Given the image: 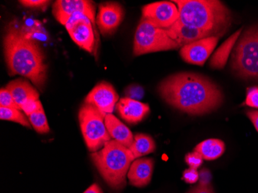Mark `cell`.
Returning a JSON list of instances; mask_svg holds the SVG:
<instances>
[{
	"instance_id": "f1b7e54d",
	"label": "cell",
	"mask_w": 258,
	"mask_h": 193,
	"mask_svg": "<svg viewBox=\"0 0 258 193\" xmlns=\"http://www.w3.org/2000/svg\"><path fill=\"white\" fill-rule=\"evenodd\" d=\"M20 3L23 6L30 8L45 10L50 2L46 0H23V1H20Z\"/></svg>"
},
{
	"instance_id": "836d02e7",
	"label": "cell",
	"mask_w": 258,
	"mask_h": 193,
	"mask_svg": "<svg viewBox=\"0 0 258 193\" xmlns=\"http://www.w3.org/2000/svg\"><path fill=\"white\" fill-rule=\"evenodd\" d=\"M84 193H103L99 185L97 184L91 185Z\"/></svg>"
},
{
	"instance_id": "d6986e66",
	"label": "cell",
	"mask_w": 258,
	"mask_h": 193,
	"mask_svg": "<svg viewBox=\"0 0 258 193\" xmlns=\"http://www.w3.org/2000/svg\"><path fill=\"white\" fill-rule=\"evenodd\" d=\"M240 33L241 30H237L216 50L210 59V65L211 68L214 69H223L225 67L229 56L233 50V46L237 43Z\"/></svg>"
},
{
	"instance_id": "ffe728a7",
	"label": "cell",
	"mask_w": 258,
	"mask_h": 193,
	"mask_svg": "<svg viewBox=\"0 0 258 193\" xmlns=\"http://www.w3.org/2000/svg\"><path fill=\"white\" fill-rule=\"evenodd\" d=\"M195 152L201 154L205 160H215L225 152V144L220 139H207L197 145Z\"/></svg>"
},
{
	"instance_id": "7a4b0ae2",
	"label": "cell",
	"mask_w": 258,
	"mask_h": 193,
	"mask_svg": "<svg viewBox=\"0 0 258 193\" xmlns=\"http://www.w3.org/2000/svg\"><path fill=\"white\" fill-rule=\"evenodd\" d=\"M6 61L11 75L30 79L38 88L46 80L47 65L40 45L22 30L10 27L4 37Z\"/></svg>"
},
{
	"instance_id": "7402d4cb",
	"label": "cell",
	"mask_w": 258,
	"mask_h": 193,
	"mask_svg": "<svg viewBox=\"0 0 258 193\" xmlns=\"http://www.w3.org/2000/svg\"><path fill=\"white\" fill-rule=\"evenodd\" d=\"M0 118L2 120L14 121L22 124L24 127H31L30 120L26 117L25 114L20 111V110L10 107H0Z\"/></svg>"
},
{
	"instance_id": "ba28073f",
	"label": "cell",
	"mask_w": 258,
	"mask_h": 193,
	"mask_svg": "<svg viewBox=\"0 0 258 193\" xmlns=\"http://www.w3.org/2000/svg\"><path fill=\"white\" fill-rule=\"evenodd\" d=\"M65 27L77 45L89 53H93L96 43V30L87 16L81 13H75L70 17Z\"/></svg>"
},
{
	"instance_id": "8992f818",
	"label": "cell",
	"mask_w": 258,
	"mask_h": 193,
	"mask_svg": "<svg viewBox=\"0 0 258 193\" xmlns=\"http://www.w3.org/2000/svg\"><path fill=\"white\" fill-rule=\"evenodd\" d=\"M105 116L106 114L91 104L85 103L80 109L78 117L81 132L91 152H98L111 140L104 123Z\"/></svg>"
},
{
	"instance_id": "3957f363",
	"label": "cell",
	"mask_w": 258,
	"mask_h": 193,
	"mask_svg": "<svg viewBox=\"0 0 258 193\" xmlns=\"http://www.w3.org/2000/svg\"><path fill=\"white\" fill-rule=\"evenodd\" d=\"M179 12V20L221 37L231 24V14L223 3L217 0H177L173 1Z\"/></svg>"
},
{
	"instance_id": "4dcf8cb0",
	"label": "cell",
	"mask_w": 258,
	"mask_h": 193,
	"mask_svg": "<svg viewBox=\"0 0 258 193\" xmlns=\"http://www.w3.org/2000/svg\"><path fill=\"white\" fill-rule=\"evenodd\" d=\"M200 178H199V185H210L211 179H212V175L207 168H204L199 173Z\"/></svg>"
},
{
	"instance_id": "ac0fdd59",
	"label": "cell",
	"mask_w": 258,
	"mask_h": 193,
	"mask_svg": "<svg viewBox=\"0 0 258 193\" xmlns=\"http://www.w3.org/2000/svg\"><path fill=\"white\" fill-rule=\"evenodd\" d=\"M5 88L10 91L14 101L20 106V108L27 101L30 100H39L40 97L38 91L28 81L22 79L10 81Z\"/></svg>"
},
{
	"instance_id": "9c48e42d",
	"label": "cell",
	"mask_w": 258,
	"mask_h": 193,
	"mask_svg": "<svg viewBox=\"0 0 258 193\" xmlns=\"http://www.w3.org/2000/svg\"><path fill=\"white\" fill-rule=\"evenodd\" d=\"M143 18L159 28L167 30L179 20V9L173 2L153 3L143 7Z\"/></svg>"
},
{
	"instance_id": "52a82bcc",
	"label": "cell",
	"mask_w": 258,
	"mask_h": 193,
	"mask_svg": "<svg viewBox=\"0 0 258 193\" xmlns=\"http://www.w3.org/2000/svg\"><path fill=\"white\" fill-rule=\"evenodd\" d=\"M178 48L179 45L169 37L166 30L156 27L146 19H141L135 34L133 50L136 56Z\"/></svg>"
},
{
	"instance_id": "6da1fadb",
	"label": "cell",
	"mask_w": 258,
	"mask_h": 193,
	"mask_svg": "<svg viewBox=\"0 0 258 193\" xmlns=\"http://www.w3.org/2000/svg\"><path fill=\"white\" fill-rule=\"evenodd\" d=\"M158 90L168 104L194 115L214 111L224 99L217 84L198 74H175L162 81Z\"/></svg>"
},
{
	"instance_id": "7c38bea8",
	"label": "cell",
	"mask_w": 258,
	"mask_h": 193,
	"mask_svg": "<svg viewBox=\"0 0 258 193\" xmlns=\"http://www.w3.org/2000/svg\"><path fill=\"white\" fill-rule=\"evenodd\" d=\"M219 39L218 37H209L182 46L180 56L186 63L204 66L209 56L214 52Z\"/></svg>"
},
{
	"instance_id": "d6a6232c",
	"label": "cell",
	"mask_w": 258,
	"mask_h": 193,
	"mask_svg": "<svg viewBox=\"0 0 258 193\" xmlns=\"http://www.w3.org/2000/svg\"><path fill=\"white\" fill-rule=\"evenodd\" d=\"M247 115L250 121L253 123L256 132H258V111H247Z\"/></svg>"
},
{
	"instance_id": "5b68a950",
	"label": "cell",
	"mask_w": 258,
	"mask_h": 193,
	"mask_svg": "<svg viewBox=\"0 0 258 193\" xmlns=\"http://www.w3.org/2000/svg\"><path fill=\"white\" fill-rule=\"evenodd\" d=\"M231 67L241 78L258 79V27L242 34L232 54Z\"/></svg>"
},
{
	"instance_id": "4fadbf2b",
	"label": "cell",
	"mask_w": 258,
	"mask_h": 193,
	"mask_svg": "<svg viewBox=\"0 0 258 193\" xmlns=\"http://www.w3.org/2000/svg\"><path fill=\"white\" fill-rule=\"evenodd\" d=\"M124 18V10L117 3H104L99 6L96 23L103 35L112 34Z\"/></svg>"
},
{
	"instance_id": "1f68e13d",
	"label": "cell",
	"mask_w": 258,
	"mask_h": 193,
	"mask_svg": "<svg viewBox=\"0 0 258 193\" xmlns=\"http://www.w3.org/2000/svg\"><path fill=\"white\" fill-rule=\"evenodd\" d=\"M188 193H214L213 187L211 185H198L189 190Z\"/></svg>"
},
{
	"instance_id": "277c9868",
	"label": "cell",
	"mask_w": 258,
	"mask_h": 193,
	"mask_svg": "<svg viewBox=\"0 0 258 193\" xmlns=\"http://www.w3.org/2000/svg\"><path fill=\"white\" fill-rule=\"evenodd\" d=\"M91 158L109 186L116 189L125 186L126 176L136 159L128 148L111 140L101 150L94 152Z\"/></svg>"
},
{
	"instance_id": "2e32d148",
	"label": "cell",
	"mask_w": 258,
	"mask_h": 193,
	"mask_svg": "<svg viewBox=\"0 0 258 193\" xmlns=\"http://www.w3.org/2000/svg\"><path fill=\"white\" fill-rule=\"evenodd\" d=\"M154 162L152 159H139L132 163L127 178L131 185L136 187H144L152 179Z\"/></svg>"
},
{
	"instance_id": "8fae6325",
	"label": "cell",
	"mask_w": 258,
	"mask_h": 193,
	"mask_svg": "<svg viewBox=\"0 0 258 193\" xmlns=\"http://www.w3.org/2000/svg\"><path fill=\"white\" fill-rule=\"evenodd\" d=\"M118 98V94L111 84L101 82L91 90L85 103L95 106L104 114H112Z\"/></svg>"
},
{
	"instance_id": "f546056e",
	"label": "cell",
	"mask_w": 258,
	"mask_h": 193,
	"mask_svg": "<svg viewBox=\"0 0 258 193\" xmlns=\"http://www.w3.org/2000/svg\"><path fill=\"white\" fill-rule=\"evenodd\" d=\"M199 178H200V175H199V172H197V169L189 168L184 171L183 179L187 183H195V182H198Z\"/></svg>"
},
{
	"instance_id": "d4e9b609",
	"label": "cell",
	"mask_w": 258,
	"mask_h": 193,
	"mask_svg": "<svg viewBox=\"0 0 258 193\" xmlns=\"http://www.w3.org/2000/svg\"><path fill=\"white\" fill-rule=\"evenodd\" d=\"M124 94H125L126 98L139 101L144 96V90H143V87L139 86L138 84H132L126 88Z\"/></svg>"
},
{
	"instance_id": "83f0119b",
	"label": "cell",
	"mask_w": 258,
	"mask_h": 193,
	"mask_svg": "<svg viewBox=\"0 0 258 193\" xmlns=\"http://www.w3.org/2000/svg\"><path fill=\"white\" fill-rule=\"evenodd\" d=\"M245 104L248 107L258 108V87L249 88Z\"/></svg>"
},
{
	"instance_id": "484cf974",
	"label": "cell",
	"mask_w": 258,
	"mask_h": 193,
	"mask_svg": "<svg viewBox=\"0 0 258 193\" xmlns=\"http://www.w3.org/2000/svg\"><path fill=\"white\" fill-rule=\"evenodd\" d=\"M22 111L25 113L26 115L30 116L33 113L37 112L43 109V105L40 100H30L22 106Z\"/></svg>"
},
{
	"instance_id": "603a6c76",
	"label": "cell",
	"mask_w": 258,
	"mask_h": 193,
	"mask_svg": "<svg viewBox=\"0 0 258 193\" xmlns=\"http://www.w3.org/2000/svg\"><path fill=\"white\" fill-rule=\"evenodd\" d=\"M28 119L33 128L40 134H46L50 132V127L43 108L29 116Z\"/></svg>"
},
{
	"instance_id": "cb8c5ba5",
	"label": "cell",
	"mask_w": 258,
	"mask_h": 193,
	"mask_svg": "<svg viewBox=\"0 0 258 193\" xmlns=\"http://www.w3.org/2000/svg\"><path fill=\"white\" fill-rule=\"evenodd\" d=\"M0 107H10V108H16L20 110V106L14 101L13 96L10 91L6 88H2L0 91Z\"/></svg>"
},
{
	"instance_id": "44dd1931",
	"label": "cell",
	"mask_w": 258,
	"mask_h": 193,
	"mask_svg": "<svg viewBox=\"0 0 258 193\" xmlns=\"http://www.w3.org/2000/svg\"><path fill=\"white\" fill-rule=\"evenodd\" d=\"M156 143L151 136L145 134H137L134 137L133 145L129 147L135 159L145 156L154 152L156 150Z\"/></svg>"
},
{
	"instance_id": "9a60e30c",
	"label": "cell",
	"mask_w": 258,
	"mask_h": 193,
	"mask_svg": "<svg viewBox=\"0 0 258 193\" xmlns=\"http://www.w3.org/2000/svg\"><path fill=\"white\" fill-rule=\"evenodd\" d=\"M116 108L120 116L130 124L140 122L150 111L147 104L128 98H121Z\"/></svg>"
},
{
	"instance_id": "4316f807",
	"label": "cell",
	"mask_w": 258,
	"mask_h": 193,
	"mask_svg": "<svg viewBox=\"0 0 258 193\" xmlns=\"http://www.w3.org/2000/svg\"><path fill=\"white\" fill-rule=\"evenodd\" d=\"M185 162L187 165H189V168L197 169L201 166L203 164L202 155L197 152H191V153L187 154L185 158Z\"/></svg>"
},
{
	"instance_id": "5bb4252c",
	"label": "cell",
	"mask_w": 258,
	"mask_h": 193,
	"mask_svg": "<svg viewBox=\"0 0 258 193\" xmlns=\"http://www.w3.org/2000/svg\"><path fill=\"white\" fill-rule=\"evenodd\" d=\"M166 30L169 37L177 43L179 47L191 44L194 42L207 37H214L210 33L203 31L200 29L185 25L179 20L170 28Z\"/></svg>"
},
{
	"instance_id": "e0dca14e",
	"label": "cell",
	"mask_w": 258,
	"mask_h": 193,
	"mask_svg": "<svg viewBox=\"0 0 258 193\" xmlns=\"http://www.w3.org/2000/svg\"><path fill=\"white\" fill-rule=\"evenodd\" d=\"M104 123L111 137L129 149L134 142V136L130 129L112 114H106Z\"/></svg>"
},
{
	"instance_id": "30bf717a",
	"label": "cell",
	"mask_w": 258,
	"mask_h": 193,
	"mask_svg": "<svg viewBox=\"0 0 258 193\" xmlns=\"http://www.w3.org/2000/svg\"><path fill=\"white\" fill-rule=\"evenodd\" d=\"M95 12L94 2L88 0H57L53 6V16L64 26L74 14L81 13L87 16L95 27Z\"/></svg>"
}]
</instances>
